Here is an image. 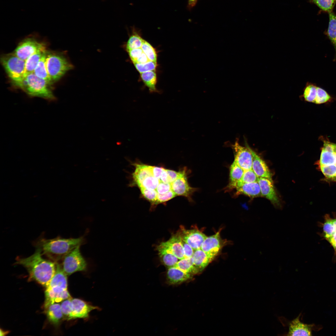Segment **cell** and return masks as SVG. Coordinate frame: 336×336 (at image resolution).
Listing matches in <instances>:
<instances>
[{
    "label": "cell",
    "instance_id": "ee69618b",
    "mask_svg": "<svg viewBox=\"0 0 336 336\" xmlns=\"http://www.w3.org/2000/svg\"><path fill=\"white\" fill-rule=\"evenodd\" d=\"M182 244L184 252V258L192 257L194 250L191 246L183 240Z\"/></svg>",
    "mask_w": 336,
    "mask_h": 336
},
{
    "label": "cell",
    "instance_id": "8d00e7d4",
    "mask_svg": "<svg viewBox=\"0 0 336 336\" xmlns=\"http://www.w3.org/2000/svg\"><path fill=\"white\" fill-rule=\"evenodd\" d=\"M258 178L259 177L252 169L244 170L242 176L238 184L258 182Z\"/></svg>",
    "mask_w": 336,
    "mask_h": 336
},
{
    "label": "cell",
    "instance_id": "4dcf8cb0",
    "mask_svg": "<svg viewBox=\"0 0 336 336\" xmlns=\"http://www.w3.org/2000/svg\"><path fill=\"white\" fill-rule=\"evenodd\" d=\"M317 87L316 85L314 83L307 82L304 88L303 94L305 101L314 103L316 96Z\"/></svg>",
    "mask_w": 336,
    "mask_h": 336
},
{
    "label": "cell",
    "instance_id": "ac0fdd59",
    "mask_svg": "<svg viewBox=\"0 0 336 336\" xmlns=\"http://www.w3.org/2000/svg\"><path fill=\"white\" fill-rule=\"evenodd\" d=\"M311 327V324L301 322L300 320L299 315L289 323L287 335H312Z\"/></svg>",
    "mask_w": 336,
    "mask_h": 336
},
{
    "label": "cell",
    "instance_id": "9a60e30c",
    "mask_svg": "<svg viewBox=\"0 0 336 336\" xmlns=\"http://www.w3.org/2000/svg\"><path fill=\"white\" fill-rule=\"evenodd\" d=\"M322 225L323 236L333 247L336 255V218L326 214Z\"/></svg>",
    "mask_w": 336,
    "mask_h": 336
},
{
    "label": "cell",
    "instance_id": "f546056e",
    "mask_svg": "<svg viewBox=\"0 0 336 336\" xmlns=\"http://www.w3.org/2000/svg\"><path fill=\"white\" fill-rule=\"evenodd\" d=\"M142 80L151 92L157 91L156 85L157 82L156 75L155 71L140 73Z\"/></svg>",
    "mask_w": 336,
    "mask_h": 336
},
{
    "label": "cell",
    "instance_id": "4316f807",
    "mask_svg": "<svg viewBox=\"0 0 336 336\" xmlns=\"http://www.w3.org/2000/svg\"><path fill=\"white\" fill-rule=\"evenodd\" d=\"M47 50L43 54L33 73L38 77L43 79L51 85L53 83L49 75L46 64Z\"/></svg>",
    "mask_w": 336,
    "mask_h": 336
},
{
    "label": "cell",
    "instance_id": "f6af8a7d",
    "mask_svg": "<svg viewBox=\"0 0 336 336\" xmlns=\"http://www.w3.org/2000/svg\"><path fill=\"white\" fill-rule=\"evenodd\" d=\"M168 177L169 183L170 184L175 181L180 175L181 171L177 172L173 170L166 169Z\"/></svg>",
    "mask_w": 336,
    "mask_h": 336
},
{
    "label": "cell",
    "instance_id": "603a6c76",
    "mask_svg": "<svg viewBox=\"0 0 336 336\" xmlns=\"http://www.w3.org/2000/svg\"><path fill=\"white\" fill-rule=\"evenodd\" d=\"M45 310L48 320L54 325L58 324L63 317L60 304L58 303L50 305Z\"/></svg>",
    "mask_w": 336,
    "mask_h": 336
},
{
    "label": "cell",
    "instance_id": "d6a6232c",
    "mask_svg": "<svg viewBox=\"0 0 336 336\" xmlns=\"http://www.w3.org/2000/svg\"><path fill=\"white\" fill-rule=\"evenodd\" d=\"M133 33L129 38L126 44L127 51L137 48H141L144 40L133 29Z\"/></svg>",
    "mask_w": 336,
    "mask_h": 336
},
{
    "label": "cell",
    "instance_id": "e575fe53",
    "mask_svg": "<svg viewBox=\"0 0 336 336\" xmlns=\"http://www.w3.org/2000/svg\"><path fill=\"white\" fill-rule=\"evenodd\" d=\"M141 48L149 61L156 63L157 54L156 51L150 44L144 40Z\"/></svg>",
    "mask_w": 336,
    "mask_h": 336
},
{
    "label": "cell",
    "instance_id": "5bb4252c",
    "mask_svg": "<svg viewBox=\"0 0 336 336\" xmlns=\"http://www.w3.org/2000/svg\"><path fill=\"white\" fill-rule=\"evenodd\" d=\"M262 196L269 200L276 207H281L279 200L276 193L272 180L264 177H259Z\"/></svg>",
    "mask_w": 336,
    "mask_h": 336
},
{
    "label": "cell",
    "instance_id": "83f0119b",
    "mask_svg": "<svg viewBox=\"0 0 336 336\" xmlns=\"http://www.w3.org/2000/svg\"><path fill=\"white\" fill-rule=\"evenodd\" d=\"M161 261L168 268L175 266L179 259L173 254L164 249L157 247Z\"/></svg>",
    "mask_w": 336,
    "mask_h": 336
},
{
    "label": "cell",
    "instance_id": "d4e9b609",
    "mask_svg": "<svg viewBox=\"0 0 336 336\" xmlns=\"http://www.w3.org/2000/svg\"><path fill=\"white\" fill-rule=\"evenodd\" d=\"M328 13L329 17L328 26L324 33L333 45L336 56V14L333 11Z\"/></svg>",
    "mask_w": 336,
    "mask_h": 336
},
{
    "label": "cell",
    "instance_id": "74e56055",
    "mask_svg": "<svg viewBox=\"0 0 336 336\" xmlns=\"http://www.w3.org/2000/svg\"><path fill=\"white\" fill-rule=\"evenodd\" d=\"M137 70L140 73L152 71H155L157 66L156 62L149 61L144 63H134Z\"/></svg>",
    "mask_w": 336,
    "mask_h": 336
},
{
    "label": "cell",
    "instance_id": "e0dca14e",
    "mask_svg": "<svg viewBox=\"0 0 336 336\" xmlns=\"http://www.w3.org/2000/svg\"><path fill=\"white\" fill-rule=\"evenodd\" d=\"M173 254L179 259L184 258L182 240L179 231L174 234L167 241L159 245Z\"/></svg>",
    "mask_w": 336,
    "mask_h": 336
},
{
    "label": "cell",
    "instance_id": "c3c4849f",
    "mask_svg": "<svg viewBox=\"0 0 336 336\" xmlns=\"http://www.w3.org/2000/svg\"><path fill=\"white\" fill-rule=\"evenodd\" d=\"M198 0H188L187 8L189 11L191 10L197 4Z\"/></svg>",
    "mask_w": 336,
    "mask_h": 336
},
{
    "label": "cell",
    "instance_id": "8fae6325",
    "mask_svg": "<svg viewBox=\"0 0 336 336\" xmlns=\"http://www.w3.org/2000/svg\"><path fill=\"white\" fill-rule=\"evenodd\" d=\"M45 47L43 43L33 38H29L19 43L14 53L20 58L26 61L32 54Z\"/></svg>",
    "mask_w": 336,
    "mask_h": 336
},
{
    "label": "cell",
    "instance_id": "bcb514c9",
    "mask_svg": "<svg viewBox=\"0 0 336 336\" xmlns=\"http://www.w3.org/2000/svg\"><path fill=\"white\" fill-rule=\"evenodd\" d=\"M150 168L153 176L160 180L164 169L155 166H150Z\"/></svg>",
    "mask_w": 336,
    "mask_h": 336
},
{
    "label": "cell",
    "instance_id": "7c38bea8",
    "mask_svg": "<svg viewBox=\"0 0 336 336\" xmlns=\"http://www.w3.org/2000/svg\"><path fill=\"white\" fill-rule=\"evenodd\" d=\"M179 230L182 240L194 250L201 249L202 243L207 236L198 229L186 230L183 226Z\"/></svg>",
    "mask_w": 336,
    "mask_h": 336
},
{
    "label": "cell",
    "instance_id": "484cf974",
    "mask_svg": "<svg viewBox=\"0 0 336 336\" xmlns=\"http://www.w3.org/2000/svg\"><path fill=\"white\" fill-rule=\"evenodd\" d=\"M46 50V47H44L32 54L25 61L26 75L33 73L43 54Z\"/></svg>",
    "mask_w": 336,
    "mask_h": 336
},
{
    "label": "cell",
    "instance_id": "f35d334b",
    "mask_svg": "<svg viewBox=\"0 0 336 336\" xmlns=\"http://www.w3.org/2000/svg\"><path fill=\"white\" fill-rule=\"evenodd\" d=\"M143 197L154 205L157 199V192L156 190H149L142 187L139 188Z\"/></svg>",
    "mask_w": 336,
    "mask_h": 336
},
{
    "label": "cell",
    "instance_id": "d590c367",
    "mask_svg": "<svg viewBox=\"0 0 336 336\" xmlns=\"http://www.w3.org/2000/svg\"><path fill=\"white\" fill-rule=\"evenodd\" d=\"M332 97L324 89L317 86L316 97L314 102L316 104H320L330 102Z\"/></svg>",
    "mask_w": 336,
    "mask_h": 336
},
{
    "label": "cell",
    "instance_id": "7402d4cb",
    "mask_svg": "<svg viewBox=\"0 0 336 336\" xmlns=\"http://www.w3.org/2000/svg\"><path fill=\"white\" fill-rule=\"evenodd\" d=\"M244 171V170L234 161L230 167L229 182L225 189L226 191H230L236 188Z\"/></svg>",
    "mask_w": 336,
    "mask_h": 336
},
{
    "label": "cell",
    "instance_id": "ab89813d",
    "mask_svg": "<svg viewBox=\"0 0 336 336\" xmlns=\"http://www.w3.org/2000/svg\"><path fill=\"white\" fill-rule=\"evenodd\" d=\"M72 299L65 300L62 301L60 304L63 317L68 320L72 311Z\"/></svg>",
    "mask_w": 336,
    "mask_h": 336
},
{
    "label": "cell",
    "instance_id": "681fc988",
    "mask_svg": "<svg viewBox=\"0 0 336 336\" xmlns=\"http://www.w3.org/2000/svg\"><path fill=\"white\" fill-rule=\"evenodd\" d=\"M7 334V331H4L2 330V329H1V330H0V335L1 336L4 335H5V334Z\"/></svg>",
    "mask_w": 336,
    "mask_h": 336
},
{
    "label": "cell",
    "instance_id": "6da1fadb",
    "mask_svg": "<svg viewBox=\"0 0 336 336\" xmlns=\"http://www.w3.org/2000/svg\"><path fill=\"white\" fill-rule=\"evenodd\" d=\"M40 250L36 248L34 253L27 257H17L15 264L26 268L30 277L45 287L55 274L56 263L45 259Z\"/></svg>",
    "mask_w": 336,
    "mask_h": 336
},
{
    "label": "cell",
    "instance_id": "4fadbf2b",
    "mask_svg": "<svg viewBox=\"0 0 336 336\" xmlns=\"http://www.w3.org/2000/svg\"><path fill=\"white\" fill-rule=\"evenodd\" d=\"M219 230L215 234L206 238L202 243L201 249L212 260L218 254L224 244L222 241Z\"/></svg>",
    "mask_w": 336,
    "mask_h": 336
},
{
    "label": "cell",
    "instance_id": "ffe728a7",
    "mask_svg": "<svg viewBox=\"0 0 336 336\" xmlns=\"http://www.w3.org/2000/svg\"><path fill=\"white\" fill-rule=\"evenodd\" d=\"M192 276L175 266L168 268L166 273L167 281L170 285L180 284L191 279Z\"/></svg>",
    "mask_w": 336,
    "mask_h": 336
},
{
    "label": "cell",
    "instance_id": "7a4b0ae2",
    "mask_svg": "<svg viewBox=\"0 0 336 336\" xmlns=\"http://www.w3.org/2000/svg\"><path fill=\"white\" fill-rule=\"evenodd\" d=\"M84 240L83 237L65 238L59 236L52 239L41 237L34 244L40 250L43 255L57 263L76 247L81 245Z\"/></svg>",
    "mask_w": 336,
    "mask_h": 336
},
{
    "label": "cell",
    "instance_id": "7dc6e473",
    "mask_svg": "<svg viewBox=\"0 0 336 336\" xmlns=\"http://www.w3.org/2000/svg\"><path fill=\"white\" fill-rule=\"evenodd\" d=\"M149 61L146 54L143 52L141 56L137 60L136 63H144Z\"/></svg>",
    "mask_w": 336,
    "mask_h": 336
},
{
    "label": "cell",
    "instance_id": "30bf717a",
    "mask_svg": "<svg viewBox=\"0 0 336 336\" xmlns=\"http://www.w3.org/2000/svg\"><path fill=\"white\" fill-rule=\"evenodd\" d=\"M171 190L177 196L186 197L190 201L192 200V196L197 189L190 186L188 181L186 169L181 170L180 175L171 184Z\"/></svg>",
    "mask_w": 336,
    "mask_h": 336
},
{
    "label": "cell",
    "instance_id": "277c9868",
    "mask_svg": "<svg viewBox=\"0 0 336 336\" xmlns=\"http://www.w3.org/2000/svg\"><path fill=\"white\" fill-rule=\"evenodd\" d=\"M13 84L30 97L41 98L49 101L56 99L51 85L34 73L26 75L21 81Z\"/></svg>",
    "mask_w": 336,
    "mask_h": 336
},
{
    "label": "cell",
    "instance_id": "f1b7e54d",
    "mask_svg": "<svg viewBox=\"0 0 336 336\" xmlns=\"http://www.w3.org/2000/svg\"><path fill=\"white\" fill-rule=\"evenodd\" d=\"M174 266L192 275L199 272L194 264L192 257L179 260Z\"/></svg>",
    "mask_w": 336,
    "mask_h": 336
},
{
    "label": "cell",
    "instance_id": "3957f363",
    "mask_svg": "<svg viewBox=\"0 0 336 336\" xmlns=\"http://www.w3.org/2000/svg\"><path fill=\"white\" fill-rule=\"evenodd\" d=\"M67 276L61 265L56 263L55 274L45 287V310L52 304L72 298L68 290Z\"/></svg>",
    "mask_w": 336,
    "mask_h": 336
},
{
    "label": "cell",
    "instance_id": "cb8c5ba5",
    "mask_svg": "<svg viewBox=\"0 0 336 336\" xmlns=\"http://www.w3.org/2000/svg\"><path fill=\"white\" fill-rule=\"evenodd\" d=\"M192 258L194 265L199 272L203 270L212 260L201 249L194 250Z\"/></svg>",
    "mask_w": 336,
    "mask_h": 336
},
{
    "label": "cell",
    "instance_id": "836d02e7",
    "mask_svg": "<svg viewBox=\"0 0 336 336\" xmlns=\"http://www.w3.org/2000/svg\"><path fill=\"white\" fill-rule=\"evenodd\" d=\"M161 181L152 174L146 177L138 186L139 188L142 187L149 190H156Z\"/></svg>",
    "mask_w": 336,
    "mask_h": 336
},
{
    "label": "cell",
    "instance_id": "d6986e66",
    "mask_svg": "<svg viewBox=\"0 0 336 336\" xmlns=\"http://www.w3.org/2000/svg\"><path fill=\"white\" fill-rule=\"evenodd\" d=\"M251 151L253 156L252 169L258 177L272 180V174L265 162L252 149Z\"/></svg>",
    "mask_w": 336,
    "mask_h": 336
},
{
    "label": "cell",
    "instance_id": "2e32d148",
    "mask_svg": "<svg viewBox=\"0 0 336 336\" xmlns=\"http://www.w3.org/2000/svg\"><path fill=\"white\" fill-rule=\"evenodd\" d=\"M71 301L72 311L68 320L86 318L91 310L97 308L78 298H72Z\"/></svg>",
    "mask_w": 336,
    "mask_h": 336
},
{
    "label": "cell",
    "instance_id": "b9f144b4",
    "mask_svg": "<svg viewBox=\"0 0 336 336\" xmlns=\"http://www.w3.org/2000/svg\"><path fill=\"white\" fill-rule=\"evenodd\" d=\"M129 57L134 63L136 62L138 59L141 56L143 52L141 48L133 49L127 51Z\"/></svg>",
    "mask_w": 336,
    "mask_h": 336
},
{
    "label": "cell",
    "instance_id": "7bdbcfd3",
    "mask_svg": "<svg viewBox=\"0 0 336 336\" xmlns=\"http://www.w3.org/2000/svg\"><path fill=\"white\" fill-rule=\"evenodd\" d=\"M171 190V184L165 183L161 181L156 190L158 193L163 194Z\"/></svg>",
    "mask_w": 336,
    "mask_h": 336
},
{
    "label": "cell",
    "instance_id": "60d3db41",
    "mask_svg": "<svg viewBox=\"0 0 336 336\" xmlns=\"http://www.w3.org/2000/svg\"><path fill=\"white\" fill-rule=\"evenodd\" d=\"M176 196V194L171 190L163 194L157 193V199L154 205L167 202Z\"/></svg>",
    "mask_w": 336,
    "mask_h": 336
},
{
    "label": "cell",
    "instance_id": "9c48e42d",
    "mask_svg": "<svg viewBox=\"0 0 336 336\" xmlns=\"http://www.w3.org/2000/svg\"><path fill=\"white\" fill-rule=\"evenodd\" d=\"M235 154L234 161L244 170L252 169L253 156L251 149L246 143L245 146L240 145L236 140L231 146Z\"/></svg>",
    "mask_w": 336,
    "mask_h": 336
},
{
    "label": "cell",
    "instance_id": "44dd1931",
    "mask_svg": "<svg viewBox=\"0 0 336 336\" xmlns=\"http://www.w3.org/2000/svg\"><path fill=\"white\" fill-rule=\"evenodd\" d=\"M236 189V195L243 194L251 198L262 196L258 182L238 184Z\"/></svg>",
    "mask_w": 336,
    "mask_h": 336
},
{
    "label": "cell",
    "instance_id": "5b68a950",
    "mask_svg": "<svg viewBox=\"0 0 336 336\" xmlns=\"http://www.w3.org/2000/svg\"><path fill=\"white\" fill-rule=\"evenodd\" d=\"M323 142L321 148L319 160L316 162L318 169L324 176L327 182H336V143L330 142L326 138L320 137Z\"/></svg>",
    "mask_w": 336,
    "mask_h": 336
},
{
    "label": "cell",
    "instance_id": "8992f818",
    "mask_svg": "<svg viewBox=\"0 0 336 336\" xmlns=\"http://www.w3.org/2000/svg\"><path fill=\"white\" fill-rule=\"evenodd\" d=\"M46 64L53 83L59 80L73 68L72 65L64 56L57 52L47 51Z\"/></svg>",
    "mask_w": 336,
    "mask_h": 336
},
{
    "label": "cell",
    "instance_id": "1f68e13d",
    "mask_svg": "<svg viewBox=\"0 0 336 336\" xmlns=\"http://www.w3.org/2000/svg\"><path fill=\"white\" fill-rule=\"evenodd\" d=\"M309 2L317 6L320 10L328 13L333 11L336 0H308Z\"/></svg>",
    "mask_w": 336,
    "mask_h": 336
},
{
    "label": "cell",
    "instance_id": "52a82bcc",
    "mask_svg": "<svg viewBox=\"0 0 336 336\" xmlns=\"http://www.w3.org/2000/svg\"><path fill=\"white\" fill-rule=\"evenodd\" d=\"M1 62L13 84L21 81L26 76V61L14 52L3 55Z\"/></svg>",
    "mask_w": 336,
    "mask_h": 336
},
{
    "label": "cell",
    "instance_id": "ba28073f",
    "mask_svg": "<svg viewBox=\"0 0 336 336\" xmlns=\"http://www.w3.org/2000/svg\"><path fill=\"white\" fill-rule=\"evenodd\" d=\"M78 245L68 253L62 260V268L67 276L77 272L86 270L87 263Z\"/></svg>",
    "mask_w": 336,
    "mask_h": 336
}]
</instances>
